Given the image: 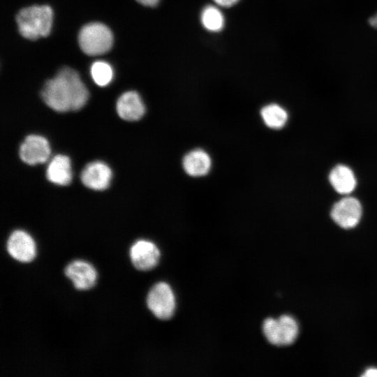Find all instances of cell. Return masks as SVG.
I'll return each mask as SVG.
<instances>
[{"label": "cell", "mask_w": 377, "mask_h": 377, "mask_svg": "<svg viewBox=\"0 0 377 377\" xmlns=\"http://www.w3.org/2000/svg\"><path fill=\"white\" fill-rule=\"evenodd\" d=\"M50 152L49 142L44 137L30 135L21 144L19 154L22 161L33 165L46 162Z\"/></svg>", "instance_id": "cell-6"}, {"label": "cell", "mask_w": 377, "mask_h": 377, "mask_svg": "<svg viewBox=\"0 0 377 377\" xmlns=\"http://www.w3.org/2000/svg\"><path fill=\"white\" fill-rule=\"evenodd\" d=\"M130 258L137 269L148 271L154 268L158 264L160 251L153 242L140 239L131 247Z\"/></svg>", "instance_id": "cell-8"}, {"label": "cell", "mask_w": 377, "mask_h": 377, "mask_svg": "<svg viewBox=\"0 0 377 377\" xmlns=\"http://www.w3.org/2000/svg\"><path fill=\"white\" fill-rule=\"evenodd\" d=\"M112 178L110 167L101 161H94L85 166L81 173V181L87 187L96 191L108 187Z\"/></svg>", "instance_id": "cell-11"}, {"label": "cell", "mask_w": 377, "mask_h": 377, "mask_svg": "<svg viewBox=\"0 0 377 377\" xmlns=\"http://www.w3.org/2000/svg\"><path fill=\"white\" fill-rule=\"evenodd\" d=\"M46 175L47 179L57 185H68L72 179L70 158L65 155L55 156L49 163Z\"/></svg>", "instance_id": "cell-14"}, {"label": "cell", "mask_w": 377, "mask_h": 377, "mask_svg": "<svg viewBox=\"0 0 377 377\" xmlns=\"http://www.w3.org/2000/svg\"><path fill=\"white\" fill-rule=\"evenodd\" d=\"M116 108L119 116L126 121L139 120L145 112L140 96L134 91L122 94L117 101Z\"/></svg>", "instance_id": "cell-12"}, {"label": "cell", "mask_w": 377, "mask_h": 377, "mask_svg": "<svg viewBox=\"0 0 377 377\" xmlns=\"http://www.w3.org/2000/svg\"><path fill=\"white\" fill-rule=\"evenodd\" d=\"M201 22L210 31H219L224 26V17L221 10L212 5L205 6L201 13Z\"/></svg>", "instance_id": "cell-17"}, {"label": "cell", "mask_w": 377, "mask_h": 377, "mask_svg": "<svg viewBox=\"0 0 377 377\" xmlns=\"http://www.w3.org/2000/svg\"><path fill=\"white\" fill-rule=\"evenodd\" d=\"M64 273L77 290H88L95 285L96 271L86 261L80 260L72 261L66 267Z\"/></svg>", "instance_id": "cell-10"}, {"label": "cell", "mask_w": 377, "mask_h": 377, "mask_svg": "<svg viewBox=\"0 0 377 377\" xmlns=\"http://www.w3.org/2000/svg\"><path fill=\"white\" fill-rule=\"evenodd\" d=\"M362 213V206L357 199L345 198L334 205L331 216L337 225L349 229L357 225Z\"/></svg>", "instance_id": "cell-7"}, {"label": "cell", "mask_w": 377, "mask_h": 377, "mask_svg": "<svg viewBox=\"0 0 377 377\" xmlns=\"http://www.w3.org/2000/svg\"><path fill=\"white\" fill-rule=\"evenodd\" d=\"M182 166L188 175L201 177L207 175L210 170L212 160L205 151L195 149L184 156L182 160Z\"/></svg>", "instance_id": "cell-13"}, {"label": "cell", "mask_w": 377, "mask_h": 377, "mask_svg": "<svg viewBox=\"0 0 377 377\" xmlns=\"http://www.w3.org/2000/svg\"><path fill=\"white\" fill-rule=\"evenodd\" d=\"M330 182L333 188L339 193L347 194L356 186V179L353 171L347 166L339 165L330 173Z\"/></svg>", "instance_id": "cell-15"}, {"label": "cell", "mask_w": 377, "mask_h": 377, "mask_svg": "<svg viewBox=\"0 0 377 377\" xmlns=\"http://www.w3.org/2000/svg\"><path fill=\"white\" fill-rule=\"evenodd\" d=\"M6 249L8 253L15 260L28 263L36 256V246L33 238L23 230H15L9 236Z\"/></svg>", "instance_id": "cell-9"}, {"label": "cell", "mask_w": 377, "mask_h": 377, "mask_svg": "<svg viewBox=\"0 0 377 377\" xmlns=\"http://www.w3.org/2000/svg\"><path fill=\"white\" fill-rule=\"evenodd\" d=\"M41 97L50 108L64 112L81 109L89 98V91L78 73L64 66L45 83Z\"/></svg>", "instance_id": "cell-1"}, {"label": "cell", "mask_w": 377, "mask_h": 377, "mask_svg": "<svg viewBox=\"0 0 377 377\" xmlns=\"http://www.w3.org/2000/svg\"><path fill=\"white\" fill-rule=\"evenodd\" d=\"M260 116L265 124L272 129L283 127L288 120L286 111L275 103L264 106L260 110Z\"/></svg>", "instance_id": "cell-16"}, {"label": "cell", "mask_w": 377, "mask_h": 377, "mask_svg": "<svg viewBox=\"0 0 377 377\" xmlns=\"http://www.w3.org/2000/svg\"><path fill=\"white\" fill-rule=\"evenodd\" d=\"M91 75L97 85L104 87L111 82L113 77V71L107 62L97 61L91 66Z\"/></svg>", "instance_id": "cell-18"}, {"label": "cell", "mask_w": 377, "mask_h": 377, "mask_svg": "<svg viewBox=\"0 0 377 377\" xmlns=\"http://www.w3.org/2000/svg\"><path fill=\"white\" fill-rule=\"evenodd\" d=\"M139 3L149 7L156 6L160 0H136Z\"/></svg>", "instance_id": "cell-20"}, {"label": "cell", "mask_w": 377, "mask_h": 377, "mask_svg": "<svg viewBox=\"0 0 377 377\" xmlns=\"http://www.w3.org/2000/svg\"><path fill=\"white\" fill-rule=\"evenodd\" d=\"M147 304L156 318L170 319L175 309V297L170 286L165 282L156 283L147 295Z\"/></svg>", "instance_id": "cell-5"}, {"label": "cell", "mask_w": 377, "mask_h": 377, "mask_svg": "<svg viewBox=\"0 0 377 377\" xmlns=\"http://www.w3.org/2000/svg\"><path fill=\"white\" fill-rule=\"evenodd\" d=\"M53 12L47 5H34L21 9L16 15L20 34L25 38L46 37L51 31Z\"/></svg>", "instance_id": "cell-2"}, {"label": "cell", "mask_w": 377, "mask_h": 377, "mask_svg": "<svg viewBox=\"0 0 377 377\" xmlns=\"http://www.w3.org/2000/svg\"><path fill=\"white\" fill-rule=\"evenodd\" d=\"M78 43L84 53L98 56L108 52L113 43L111 30L101 22H91L82 27Z\"/></svg>", "instance_id": "cell-3"}, {"label": "cell", "mask_w": 377, "mask_h": 377, "mask_svg": "<svg viewBox=\"0 0 377 377\" xmlns=\"http://www.w3.org/2000/svg\"><path fill=\"white\" fill-rule=\"evenodd\" d=\"M263 332L270 343L283 346L295 342L299 333V327L293 317L283 315L276 319H265L263 324Z\"/></svg>", "instance_id": "cell-4"}, {"label": "cell", "mask_w": 377, "mask_h": 377, "mask_svg": "<svg viewBox=\"0 0 377 377\" xmlns=\"http://www.w3.org/2000/svg\"><path fill=\"white\" fill-rule=\"evenodd\" d=\"M369 23L372 27L377 29V13L369 18Z\"/></svg>", "instance_id": "cell-22"}, {"label": "cell", "mask_w": 377, "mask_h": 377, "mask_svg": "<svg viewBox=\"0 0 377 377\" xmlns=\"http://www.w3.org/2000/svg\"><path fill=\"white\" fill-rule=\"evenodd\" d=\"M362 376L367 377H377V369L376 368H369L366 370L365 373Z\"/></svg>", "instance_id": "cell-21"}, {"label": "cell", "mask_w": 377, "mask_h": 377, "mask_svg": "<svg viewBox=\"0 0 377 377\" xmlns=\"http://www.w3.org/2000/svg\"><path fill=\"white\" fill-rule=\"evenodd\" d=\"M216 4L223 7H230L235 5L239 0H213Z\"/></svg>", "instance_id": "cell-19"}]
</instances>
